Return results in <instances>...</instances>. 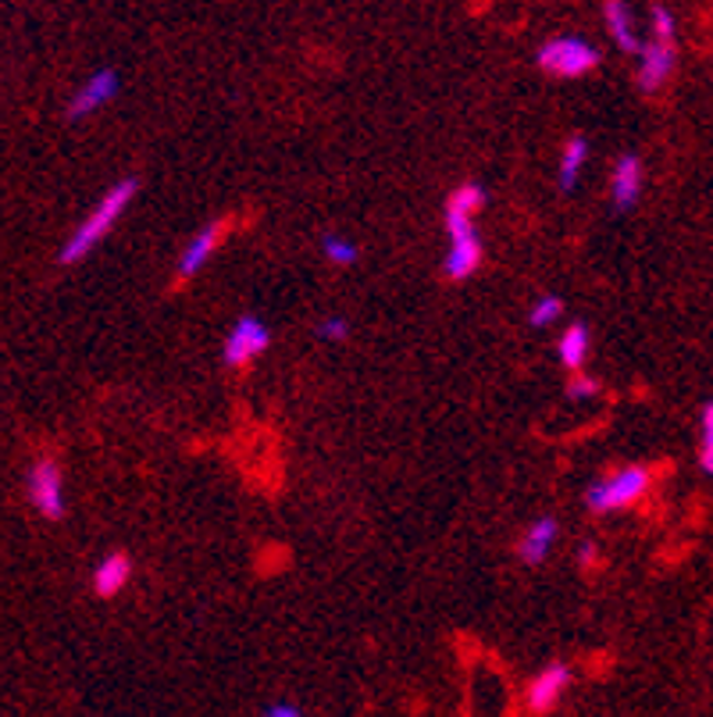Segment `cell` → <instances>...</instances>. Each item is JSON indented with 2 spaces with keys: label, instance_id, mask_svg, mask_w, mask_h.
<instances>
[{
  "label": "cell",
  "instance_id": "obj_1",
  "mask_svg": "<svg viewBox=\"0 0 713 717\" xmlns=\"http://www.w3.org/2000/svg\"><path fill=\"white\" fill-rule=\"evenodd\" d=\"M486 204V190L478 182H464L450 193L442 208V219H446V236H450V250H446V261H442V272L450 275L454 282L468 279L478 272L482 264V236H478L475 219L478 211Z\"/></svg>",
  "mask_w": 713,
  "mask_h": 717
},
{
  "label": "cell",
  "instance_id": "obj_2",
  "mask_svg": "<svg viewBox=\"0 0 713 717\" xmlns=\"http://www.w3.org/2000/svg\"><path fill=\"white\" fill-rule=\"evenodd\" d=\"M136 190H140V179H136V175L114 182V186H111L101 200H96L86 219H82V222L75 225L72 236L64 240L58 261H61V264H79L82 257H90L93 250L104 243V236H111L114 222H119L122 214H125V208L132 204V196H136Z\"/></svg>",
  "mask_w": 713,
  "mask_h": 717
},
{
  "label": "cell",
  "instance_id": "obj_3",
  "mask_svg": "<svg viewBox=\"0 0 713 717\" xmlns=\"http://www.w3.org/2000/svg\"><path fill=\"white\" fill-rule=\"evenodd\" d=\"M645 489H650V468H642V464H628V468H618V472L603 475L600 482H592V486L585 489V504L595 514L624 511V507H632L635 499H642Z\"/></svg>",
  "mask_w": 713,
  "mask_h": 717
},
{
  "label": "cell",
  "instance_id": "obj_4",
  "mask_svg": "<svg viewBox=\"0 0 713 717\" xmlns=\"http://www.w3.org/2000/svg\"><path fill=\"white\" fill-rule=\"evenodd\" d=\"M536 64L546 75L578 79V75H589L600 64V50L582 37H553L536 50Z\"/></svg>",
  "mask_w": 713,
  "mask_h": 717
},
{
  "label": "cell",
  "instance_id": "obj_5",
  "mask_svg": "<svg viewBox=\"0 0 713 717\" xmlns=\"http://www.w3.org/2000/svg\"><path fill=\"white\" fill-rule=\"evenodd\" d=\"M26 493H29V504L37 507L43 518H51V522L64 518V482H61L58 461L40 457L32 464L26 475Z\"/></svg>",
  "mask_w": 713,
  "mask_h": 717
},
{
  "label": "cell",
  "instance_id": "obj_6",
  "mask_svg": "<svg viewBox=\"0 0 713 717\" xmlns=\"http://www.w3.org/2000/svg\"><path fill=\"white\" fill-rule=\"evenodd\" d=\"M268 343H272V329L264 325L257 314H243V319L228 329L222 357H225L228 368H243V364H251L254 357H261L264 350H268Z\"/></svg>",
  "mask_w": 713,
  "mask_h": 717
},
{
  "label": "cell",
  "instance_id": "obj_7",
  "mask_svg": "<svg viewBox=\"0 0 713 717\" xmlns=\"http://www.w3.org/2000/svg\"><path fill=\"white\" fill-rule=\"evenodd\" d=\"M119 90H122L119 72H111V69L93 72V75L72 93V100H69V119H72V122L90 119V114H96L101 108H108L111 100L119 97Z\"/></svg>",
  "mask_w": 713,
  "mask_h": 717
},
{
  "label": "cell",
  "instance_id": "obj_8",
  "mask_svg": "<svg viewBox=\"0 0 713 717\" xmlns=\"http://www.w3.org/2000/svg\"><path fill=\"white\" fill-rule=\"evenodd\" d=\"M568 686H571V668L568 664H546V668L528 681V689H524V704H528V710L532 714H550L560 699H563V693H568Z\"/></svg>",
  "mask_w": 713,
  "mask_h": 717
},
{
  "label": "cell",
  "instance_id": "obj_9",
  "mask_svg": "<svg viewBox=\"0 0 713 717\" xmlns=\"http://www.w3.org/2000/svg\"><path fill=\"white\" fill-rule=\"evenodd\" d=\"M642 196V161L639 154H621L610 172V204L613 211H632Z\"/></svg>",
  "mask_w": 713,
  "mask_h": 717
},
{
  "label": "cell",
  "instance_id": "obj_10",
  "mask_svg": "<svg viewBox=\"0 0 713 717\" xmlns=\"http://www.w3.org/2000/svg\"><path fill=\"white\" fill-rule=\"evenodd\" d=\"M678 64V47H663L656 40H645L642 54H639V90L656 93L663 82L671 79Z\"/></svg>",
  "mask_w": 713,
  "mask_h": 717
},
{
  "label": "cell",
  "instance_id": "obj_11",
  "mask_svg": "<svg viewBox=\"0 0 713 717\" xmlns=\"http://www.w3.org/2000/svg\"><path fill=\"white\" fill-rule=\"evenodd\" d=\"M222 236H225V222H207L196 236L186 243V250H182V257H179V269H175V275L179 279H193L196 272L204 269V264L211 261V254L218 250V243H222Z\"/></svg>",
  "mask_w": 713,
  "mask_h": 717
},
{
  "label": "cell",
  "instance_id": "obj_12",
  "mask_svg": "<svg viewBox=\"0 0 713 717\" xmlns=\"http://www.w3.org/2000/svg\"><path fill=\"white\" fill-rule=\"evenodd\" d=\"M560 536V525L557 518H550V514H542V518H536L532 525L524 528V536L518 543V557L524 564H542L546 557H550V549Z\"/></svg>",
  "mask_w": 713,
  "mask_h": 717
},
{
  "label": "cell",
  "instance_id": "obj_13",
  "mask_svg": "<svg viewBox=\"0 0 713 717\" xmlns=\"http://www.w3.org/2000/svg\"><path fill=\"white\" fill-rule=\"evenodd\" d=\"M603 19H607V29H610L613 43H618V47L624 50V54L639 58V54H642V47H645V40L635 32L632 8L621 4V0H607V4H603Z\"/></svg>",
  "mask_w": 713,
  "mask_h": 717
},
{
  "label": "cell",
  "instance_id": "obj_14",
  "mask_svg": "<svg viewBox=\"0 0 713 717\" xmlns=\"http://www.w3.org/2000/svg\"><path fill=\"white\" fill-rule=\"evenodd\" d=\"M129 578H132V561H129V554H122V549H114V554H108L93 568V593L96 596H119L129 586Z\"/></svg>",
  "mask_w": 713,
  "mask_h": 717
},
{
  "label": "cell",
  "instance_id": "obj_15",
  "mask_svg": "<svg viewBox=\"0 0 713 717\" xmlns=\"http://www.w3.org/2000/svg\"><path fill=\"white\" fill-rule=\"evenodd\" d=\"M589 350H592V336H589L585 322H571L568 329H563V336L557 343V357H560L563 368L578 372L589 361Z\"/></svg>",
  "mask_w": 713,
  "mask_h": 717
},
{
  "label": "cell",
  "instance_id": "obj_16",
  "mask_svg": "<svg viewBox=\"0 0 713 717\" xmlns=\"http://www.w3.org/2000/svg\"><path fill=\"white\" fill-rule=\"evenodd\" d=\"M589 161V140L585 137H571L560 150V172H557V182L563 193H571L578 186V172L585 169Z\"/></svg>",
  "mask_w": 713,
  "mask_h": 717
},
{
  "label": "cell",
  "instance_id": "obj_17",
  "mask_svg": "<svg viewBox=\"0 0 713 717\" xmlns=\"http://www.w3.org/2000/svg\"><path fill=\"white\" fill-rule=\"evenodd\" d=\"M322 250H325V257L332 261V264H357V257H360V246L354 243V240H346V236H339V232H325L322 236Z\"/></svg>",
  "mask_w": 713,
  "mask_h": 717
},
{
  "label": "cell",
  "instance_id": "obj_18",
  "mask_svg": "<svg viewBox=\"0 0 713 717\" xmlns=\"http://www.w3.org/2000/svg\"><path fill=\"white\" fill-rule=\"evenodd\" d=\"M650 40L663 43V47H678V22H674V14L663 8V4H653L650 8Z\"/></svg>",
  "mask_w": 713,
  "mask_h": 717
},
{
  "label": "cell",
  "instance_id": "obj_19",
  "mask_svg": "<svg viewBox=\"0 0 713 717\" xmlns=\"http://www.w3.org/2000/svg\"><path fill=\"white\" fill-rule=\"evenodd\" d=\"M700 468L713 478V400L700 411Z\"/></svg>",
  "mask_w": 713,
  "mask_h": 717
},
{
  "label": "cell",
  "instance_id": "obj_20",
  "mask_svg": "<svg viewBox=\"0 0 713 717\" xmlns=\"http://www.w3.org/2000/svg\"><path fill=\"white\" fill-rule=\"evenodd\" d=\"M560 314H563V300L560 296H539L532 311H528V325L532 329H550L553 322H560Z\"/></svg>",
  "mask_w": 713,
  "mask_h": 717
},
{
  "label": "cell",
  "instance_id": "obj_21",
  "mask_svg": "<svg viewBox=\"0 0 713 717\" xmlns=\"http://www.w3.org/2000/svg\"><path fill=\"white\" fill-rule=\"evenodd\" d=\"M318 336H322V340H336V343H339V340L350 336V322H346L343 314H328V319H322V322H318Z\"/></svg>",
  "mask_w": 713,
  "mask_h": 717
},
{
  "label": "cell",
  "instance_id": "obj_22",
  "mask_svg": "<svg viewBox=\"0 0 713 717\" xmlns=\"http://www.w3.org/2000/svg\"><path fill=\"white\" fill-rule=\"evenodd\" d=\"M568 396L571 400H592V396H600V378H592V375H578L571 386H568Z\"/></svg>",
  "mask_w": 713,
  "mask_h": 717
},
{
  "label": "cell",
  "instance_id": "obj_23",
  "mask_svg": "<svg viewBox=\"0 0 713 717\" xmlns=\"http://www.w3.org/2000/svg\"><path fill=\"white\" fill-rule=\"evenodd\" d=\"M261 717H304V710L296 704H286V699H278V704H268L261 710Z\"/></svg>",
  "mask_w": 713,
  "mask_h": 717
},
{
  "label": "cell",
  "instance_id": "obj_24",
  "mask_svg": "<svg viewBox=\"0 0 713 717\" xmlns=\"http://www.w3.org/2000/svg\"><path fill=\"white\" fill-rule=\"evenodd\" d=\"M600 557V549H595V543H582L578 546V564H582V568H589V564Z\"/></svg>",
  "mask_w": 713,
  "mask_h": 717
}]
</instances>
